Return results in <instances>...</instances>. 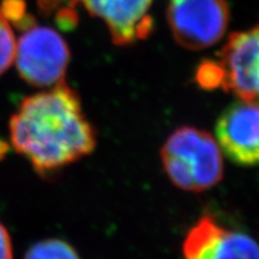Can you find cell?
I'll use <instances>...</instances> for the list:
<instances>
[{
	"label": "cell",
	"instance_id": "6da1fadb",
	"mask_svg": "<svg viewBox=\"0 0 259 259\" xmlns=\"http://www.w3.org/2000/svg\"><path fill=\"white\" fill-rule=\"evenodd\" d=\"M9 127L12 147L41 176L80 160L96 147L95 130L78 94L65 80L22 100Z\"/></svg>",
	"mask_w": 259,
	"mask_h": 259
},
{
	"label": "cell",
	"instance_id": "7a4b0ae2",
	"mask_svg": "<svg viewBox=\"0 0 259 259\" xmlns=\"http://www.w3.org/2000/svg\"><path fill=\"white\" fill-rule=\"evenodd\" d=\"M161 157L168 178L184 191L202 192L223 177L221 148L203 130L191 126L176 130L162 148Z\"/></svg>",
	"mask_w": 259,
	"mask_h": 259
},
{
	"label": "cell",
	"instance_id": "3957f363",
	"mask_svg": "<svg viewBox=\"0 0 259 259\" xmlns=\"http://www.w3.org/2000/svg\"><path fill=\"white\" fill-rule=\"evenodd\" d=\"M69 60L66 42L47 27H28L16 46L19 76L34 87H53L64 80Z\"/></svg>",
	"mask_w": 259,
	"mask_h": 259
},
{
	"label": "cell",
	"instance_id": "277c9868",
	"mask_svg": "<svg viewBox=\"0 0 259 259\" xmlns=\"http://www.w3.org/2000/svg\"><path fill=\"white\" fill-rule=\"evenodd\" d=\"M228 21L226 0H170L168 6L174 38L187 50H204L218 44Z\"/></svg>",
	"mask_w": 259,
	"mask_h": 259
},
{
	"label": "cell",
	"instance_id": "5b68a950",
	"mask_svg": "<svg viewBox=\"0 0 259 259\" xmlns=\"http://www.w3.org/2000/svg\"><path fill=\"white\" fill-rule=\"evenodd\" d=\"M216 64L221 88L242 101L259 103V25L234 32Z\"/></svg>",
	"mask_w": 259,
	"mask_h": 259
},
{
	"label": "cell",
	"instance_id": "8992f818",
	"mask_svg": "<svg viewBox=\"0 0 259 259\" xmlns=\"http://www.w3.org/2000/svg\"><path fill=\"white\" fill-rule=\"evenodd\" d=\"M184 259H259V244L245 233L220 225L203 216L187 233L183 244Z\"/></svg>",
	"mask_w": 259,
	"mask_h": 259
},
{
	"label": "cell",
	"instance_id": "52a82bcc",
	"mask_svg": "<svg viewBox=\"0 0 259 259\" xmlns=\"http://www.w3.org/2000/svg\"><path fill=\"white\" fill-rule=\"evenodd\" d=\"M216 138L234 163H259V103L240 100L225 109L216 122Z\"/></svg>",
	"mask_w": 259,
	"mask_h": 259
},
{
	"label": "cell",
	"instance_id": "ba28073f",
	"mask_svg": "<svg viewBox=\"0 0 259 259\" xmlns=\"http://www.w3.org/2000/svg\"><path fill=\"white\" fill-rule=\"evenodd\" d=\"M95 17L106 22L118 46L145 38L153 28L148 15L154 0H79Z\"/></svg>",
	"mask_w": 259,
	"mask_h": 259
},
{
	"label": "cell",
	"instance_id": "9c48e42d",
	"mask_svg": "<svg viewBox=\"0 0 259 259\" xmlns=\"http://www.w3.org/2000/svg\"><path fill=\"white\" fill-rule=\"evenodd\" d=\"M24 259H79V255L66 241L48 239L32 245Z\"/></svg>",
	"mask_w": 259,
	"mask_h": 259
},
{
	"label": "cell",
	"instance_id": "30bf717a",
	"mask_svg": "<svg viewBox=\"0 0 259 259\" xmlns=\"http://www.w3.org/2000/svg\"><path fill=\"white\" fill-rule=\"evenodd\" d=\"M16 44L14 31L4 15L0 11V74H3L15 61Z\"/></svg>",
	"mask_w": 259,
	"mask_h": 259
},
{
	"label": "cell",
	"instance_id": "8fae6325",
	"mask_svg": "<svg viewBox=\"0 0 259 259\" xmlns=\"http://www.w3.org/2000/svg\"><path fill=\"white\" fill-rule=\"evenodd\" d=\"M0 259H14L12 241L5 226L0 222Z\"/></svg>",
	"mask_w": 259,
	"mask_h": 259
},
{
	"label": "cell",
	"instance_id": "7c38bea8",
	"mask_svg": "<svg viewBox=\"0 0 259 259\" xmlns=\"http://www.w3.org/2000/svg\"><path fill=\"white\" fill-rule=\"evenodd\" d=\"M78 2V0H77ZM41 11L45 14H51L52 11L57 10L59 6L67 5V8L72 9L76 0H37Z\"/></svg>",
	"mask_w": 259,
	"mask_h": 259
}]
</instances>
